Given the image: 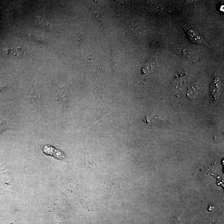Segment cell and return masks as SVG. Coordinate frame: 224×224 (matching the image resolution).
I'll return each mask as SVG.
<instances>
[{
	"instance_id": "cell-9",
	"label": "cell",
	"mask_w": 224,
	"mask_h": 224,
	"mask_svg": "<svg viewBox=\"0 0 224 224\" xmlns=\"http://www.w3.org/2000/svg\"><path fill=\"white\" fill-rule=\"evenodd\" d=\"M213 208H214V207L210 206L209 207V208H208V210H209V211H213Z\"/></svg>"
},
{
	"instance_id": "cell-8",
	"label": "cell",
	"mask_w": 224,
	"mask_h": 224,
	"mask_svg": "<svg viewBox=\"0 0 224 224\" xmlns=\"http://www.w3.org/2000/svg\"><path fill=\"white\" fill-rule=\"evenodd\" d=\"M180 220L178 219V218L175 219L174 220V223L175 224H181L180 223Z\"/></svg>"
},
{
	"instance_id": "cell-5",
	"label": "cell",
	"mask_w": 224,
	"mask_h": 224,
	"mask_svg": "<svg viewBox=\"0 0 224 224\" xmlns=\"http://www.w3.org/2000/svg\"><path fill=\"white\" fill-rule=\"evenodd\" d=\"M95 60H96V58L93 55V53L90 52L85 57V61H84L85 65H88V64L93 62V61Z\"/></svg>"
},
{
	"instance_id": "cell-7",
	"label": "cell",
	"mask_w": 224,
	"mask_h": 224,
	"mask_svg": "<svg viewBox=\"0 0 224 224\" xmlns=\"http://www.w3.org/2000/svg\"><path fill=\"white\" fill-rule=\"evenodd\" d=\"M32 35V36L33 37V38H35L37 40H38V41H44V38H43V37L40 36L36 35Z\"/></svg>"
},
{
	"instance_id": "cell-6",
	"label": "cell",
	"mask_w": 224,
	"mask_h": 224,
	"mask_svg": "<svg viewBox=\"0 0 224 224\" xmlns=\"http://www.w3.org/2000/svg\"><path fill=\"white\" fill-rule=\"evenodd\" d=\"M94 13L95 15H96V18L98 19V21H100L102 23V21L101 20V12L100 11L99 9H97V8L96 9L95 8Z\"/></svg>"
},
{
	"instance_id": "cell-3",
	"label": "cell",
	"mask_w": 224,
	"mask_h": 224,
	"mask_svg": "<svg viewBox=\"0 0 224 224\" xmlns=\"http://www.w3.org/2000/svg\"><path fill=\"white\" fill-rule=\"evenodd\" d=\"M156 64V60H150V61H148L147 62L146 64L142 68V74L147 73L153 71Z\"/></svg>"
},
{
	"instance_id": "cell-4",
	"label": "cell",
	"mask_w": 224,
	"mask_h": 224,
	"mask_svg": "<svg viewBox=\"0 0 224 224\" xmlns=\"http://www.w3.org/2000/svg\"><path fill=\"white\" fill-rule=\"evenodd\" d=\"M11 124L6 119L0 116V134L5 130L10 128Z\"/></svg>"
},
{
	"instance_id": "cell-1",
	"label": "cell",
	"mask_w": 224,
	"mask_h": 224,
	"mask_svg": "<svg viewBox=\"0 0 224 224\" xmlns=\"http://www.w3.org/2000/svg\"><path fill=\"white\" fill-rule=\"evenodd\" d=\"M220 79L218 78H215L211 83V92L212 96L214 98H216L218 97L220 91Z\"/></svg>"
},
{
	"instance_id": "cell-2",
	"label": "cell",
	"mask_w": 224,
	"mask_h": 224,
	"mask_svg": "<svg viewBox=\"0 0 224 224\" xmlns=\"http://www.w3.org/2000/svg\"><path fill=\"white\" fill-rule=\"evenodd\" d=\"M188 33L190 39L193 43L196 44H201L203 43L204 41L202 37L194 29H190Z\"/></svg>"
}]
</instances>
